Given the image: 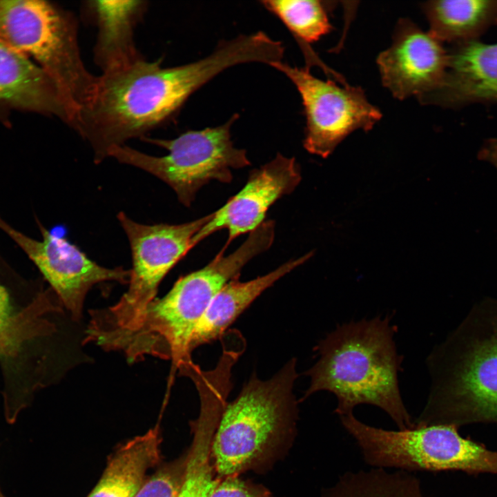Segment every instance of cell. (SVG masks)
<instances>
[{
    "label": "cell",
    "instance_id": "cell-15",
    "mask_svg": "<svg viewBox=\"0 0 497 497\" xmlns=\"http://www.w3.org/2000/svg\"><path fill=\"white\" fill-rule=\"evenodd\" d=\"M448 56L442 84L419 101L451 108L497 103V43L455 44Z\"/></svg>",
    "mask_w": 497,
    "mask_h": 497
},
{
    "label": "cell",
    "instance_id": "cell-1",
    "mask_svg": "<svg viewBox=\"0 0 497 497\" xmlns=\"http://www.w3.org/2000/svg\"><path fill=\"white\" fill-rule=\"evenodd\" d=\"M261 41L253 34L222 41L207 57L185 65L162 68L141 59L97 77L90 101L72 125L90 145L94 162L114 147L144 135L175 113L195 90L234 66L260 63Z\"/></svg>",
    "mask_w": 497,
    "mask_h": 497
},
{
    "label": "cell",
    "instance_id": "cell-4",
    "mask_svg": "<svg viewBox=\"0 0 497 497\" xmlns=\"http://www.w3.org/2000/svg\"><path fill=\"white\" fill-rule=\"evenodd\" d=\"M275 228L273 220H265L234 252L224 255L223 248L205 266L180 277L135 322L118 330L117 341L126 358L135 362L155 357L176 367L191 360L193 332L210 302L251 260L271 247Z\"/></svg>",
    "mask_w": 497,
    "mask_h": 497
},
{
    "label": "cell",
    "instance_id": "cell-6",
    "mask_svg": "<svg viewBox=\"0 0 497 497\" xmlns=\"http://www.w3.org/2000/svg\"><path fill=\"white\" fill-rule=\"evenodd\" d=\"M0 39L50 77L72 126L93 95L97 77L81 57L72 15L46 1L0 0Z\"/></svg>",
    "mask_w": 497,
    "mask_h": 497
},
{
    "label": "cell",
    "instance_id": "cell-8",
    "mask_svg": "<svg viewBox=\"0 0 497 497\" xmlns=\"http://www.w3.org/2000/svg\"><path fill=\"white\" fill-rule=\"evenodd\" d=\"M234 114L216 127L188 130L172 139L144 137L166 149L164 156H153L126 145L114 147L109 157L157 177L175 193L179 202L189 207L198 191L212 180L230 183L232 170L250 164L244 149L234 146L231 128L238 119Z\"/></svg>",
    "mask_w": 497,
    "mask_h": 497
},
{
    "label": "cell",
    "instance_id": "cell-21",
    "mask_svg": "<svg viewBox=\"0 0 497 497\" xmlns=\"http://www.w3.org/2000/svg\"><path fill=\"white\" fill-rule=\"evenodd\" d=\"M320 497H425L420 480L413 472L373 467L347 471Z\"/></svg>",
    "mask_w": 497,
    "mask_h": 497
},
{
    "label": "cell",
    "instance_id": "cell-12",
    "mask_svg": "<svg viewBox=\"0 0 497 497\" xmlns=\"http://www.w3.org/2000/svg\"><path fill=\"white\" fill-rule=\"evenodd\" d=\"M391 455L404 471H460L470 475L497 474V451L462 437L458 428L447 425L415 427L399 431Z\"/></svg>",
    "mask_w": 497,
    "mask_h": 497
},
{
    "label": "cell",
    "instance_id": "cell-19",
    "mask_svg": "<svg viewBox=\"0 0 497 497\" xmlns=\"http://www.w3.org/2000/svg\"><path fill=\"white\" fill-rule=\"evenodd\" d=\"M159 425L121 446L110 456L105 470L87 497H135L146 471L160 458Z\"/></svg>",
    "mask_w": 497,
    "mask_h": 497
},
{
    "label": "cell",
    "instance_id": "cell-9",
    "mask_svg": "<svg viewBox=\"0 0 497 497\" xmlns=\"http://www.w3.org/2000/svg\"><path fill=\"white\" fill-rule=\"evenodd\" d=\"M213 213L179 224H144L121 211L117 218L129 242L132 269L127 291L110 306L89 311L86 333L126 327L133 324L156 298L168 273L192 249L195 234Z\"/></svg>",
    "mask_w": 497,
    "mask_h": 497
},
{
    "label": "cell",
    "instance_id": "cell-5",
    "mask_svg": "<svg viewBox=\"0 0 497 497\" xmlns=\"http://www.w3.org/2000/svg\"><path fill=\"white\" fill-rule=\"evenodd\" d=\"M295 364L296 360L291 359L266 380L252 375L226 405L211 446L219 477L264 468L286 449L298 419Z\"/></svg>",
    "mask_w": 497,
    "mask_h": 497
},
{
    "label": "cell",
    "instance_id": "cell-23",
    "mask_svg": "<svg viewBox=\"0 0 497 497\" xmlns=\"http://www.w3.org/2000/svg\"><path fill=\"white\" fill-rule=\"evenodd\" d=\"M186 455L162 465L145 480L135 497H177L182 486Z\"/></svg>",
    "mask_w": 497,
    "mask_h": 497
},
{
    "label": "cell",
    "instance_id": "cell-7",
    "mask_svg": "<svg viewBox=\"0 0 497 497\" xmlns=\"http://www.w3.org/2000/svg\"><path fill=\"white\" fill-rule=\"evenodd\" d=\"M64 308L50 288L21 300L0 278V366L8 416L50 381L48 345L59 332L55 318Z\"/></svg>",
    "mask_w": 497,
    "mask_h": 497
},
{
    "label": "cell",
    "instance_id": "cell-22",
    "mask_svg": "<svg viewBox=\"0 0 497 497\" xmlns=\"http://www.w3.org/2000/svg\"><path fill=\"white\" fill-rule=\"evenodd\" d=\"M261 3L303 43L316 41L333 29L323 1L264 0Z\"/></svg>",
    "mask_w": 497,
    "mask_h": 497
},
{
    "label": "cell",
    "instance_id": "cell-20",
    "mask_svg": "<svg viewBox=\"0 0 497 497\" xmlns=\"http://www.w3.org/2000/svg\"><path fill=\"white\" fill-rule=\"evenodd\" d=\"M422 9L429 32L442 43L478 41L497 24V0H435L425 2Z\"/></svg>",
    "mask_w": 497,
    "mask_h": 497
},
{
    "label": "cell",
    "instance_id": "cell-28",
    "mask_svg": "<svg viewBox=\"0 0 497 497\" xmlns=\"http://www.w3.org/2000/svg\"><path fill=\"white\" fill-rule=\"evenodd\" d=\"M226 342H228L226 341ZM239 344H240V345L242 344V346L244 347V344H242V343H239ZM182 363H183V362H182ZM181 364H182V363H181ZM179 366H178V367H179ZM177 368H178V367H177Z\"/></svg>",
    "mask_w": 497,
    "mask_h": 497
},
{
    "label": "cell",
    "instance_id": "cell-2",
    "mask_svg": "<svg viewBox=\"0 0 497 497\" xmlns=\"http://www.w3.org/2000/svg\"><path fill=\"white\" fill-rule=\"evenodd\" d=\"M389 315L338 325L315 347L318 360L306 371L309 387L302 400L320 391L337 398L335 412L353 413L360 405L383 410L400 430L415 427L402 400L398 380L402 356Z\"/></svg>",
    "mask_w": 497,
    "mask_h": 497
},
{
    "label": "cell",
    "instance_id": "cell-18",
    "mask_svg": "<svg viewBox=\"0 0 497 497\" xmlns=\"http://www.w3.org/2000/svg\"><path fill=\"white\" fill-rule=\"evenodd\" d=\"M89 3L99 30L95 61L103 72L142 59L135 46L133 29L146 7L145 2L92 1Z\"/></svg>",
    "mask_w": 497,
    "mask_h": 497
},
{
    "label": "cell",
    "instance_id": "cell-26",
    "mask_svg": "<svg viewBox=\"0 0 497 497\" xmlns=\"http://www.w3.org/2000/svg\"><path fill=\"white\" fill-rule=\"evenodd\" d=\"M225 343H226V342H225ZM225 343H224V344H225ZM227 343H228V342H227ZM237 345L240 346L242 349H244V347H243L242 345H240V344H238ZM179 365H180V364H179ZM177 369H178V368H177Z\"/></svg>",
    "mask_w": 497,
    "mask_h": 497
},
{
    "label": "cell",
    "instance_id": "cell-14",
    "mask_svg": "<svg viewBox=\"0 0 497 497\" xmlns=\"http://www.w3.org/2000/svg\"><path fill=\"white\" fill-rule=\"evenodd\" d=\"M300 180V168L295 158L277 153L268 163L251 170L244 187L213 212L212 218L195 234L193 247L211 234L226 229V248L237 237L263 223L269 208L291 193Z\"/></svg>",
    "mask_w": 497,
    "mask_h": 497
},
{
    "label": "cell",
    "instance_id": "cell-13",
    "mask_svg": "<svg viewBox=\"0 0 497 497\" xmlns=\"http://www.w3.org/2000/svg\"><path fill=\"white\" fill-rule=\"evenodd\" d=\"M448 51L429 31L402 18L395 28L391 45L377 58L381 80L398 99L421 97L442 84L448 65Z\"/></svg>",
    "mask_w": 497,
    "mask_h": 497
},
{
    "label": "cell",
    "instance_id": "cell-17",
    "mask_svg": "<svg viewBox=\"0 0 497 497\" xmlns=\"http://www.w3.org/2000/svg\"><path fill=\"white\" fill-rule=\"evenodd\" d=\"M312 253L289 260L276 269L251 280L241 282L239 275L228 281L210 302L198 322L190 343V351L222 337L227 329L266 289L307 261Z\"/></svg>",
    "mask_w": 497,
    "mask_h": 497
},
{
    "label": "cell",
    "instance_id": "cell-27",
    "mask_svg": "<svg viewBox=\"0 0 497 497\" xmlns=\"http://www.w3.org/2000/svg\"><path fill=\"white\" fill-rule=\"evenodd\" d=\"M0 497H5V496L3 495V494L1 493V489H0Z\"/></svg>",
    "mask_w": 497,
    "mask_h": 497
},
{
    "label": "cell",
    "instance_id": "cell-24",
    "mask_svg": "<svg viewBox=\"0 0 497 497\" xmlns=\"http://www.w3.org/2000/svg\"><path fill=\"white\" fill-rule=\"evenodd\" d=\"M209 497H272L264 486L240 479L237 476L221 478Z\"/></svg>",
    "mask_w": 497,
    "mask_h": 497
},
{
    "label": "cell",
    "instance_id": "cell-3",
    "mask_svg": "<svg viewBox=\"0 0 497 497\" xmlns=\"http://www.w3.org/2000/svg\"><path fill=\"white\" fill-rule=\"evenodd\" d=\"M426 362L430 391L416 427L497 423V299L475 304Z\"/></svg>",
    "mask_w": 497,
    "mask_h": 497
},
{
    "label": "cell",
    "instance_id": "cell-16",
    "mask_svg": "<svg viewBox=\"0 0 497 497\" xmlns=\"http://www.w3.org/2000/svg\"><path fill=\"white\" fill-rule=\"evenodd\" d=\"M14 111L53 115L69 123L66 107L50 77L0 39V122Z\"/></svg>",
    "mask_w": 497,
    "mask_h": 497
},
{
    "label": "cell",
    "instance_id": "cell-25",
    "mask_svg": "<svg viewBox=\"0 0 497 497\" xmlns=\"http://www.w3.org/2000/svg\"><path fill=\"white\" fill-rule=\"evenodd\" d=\"M478 157L479 159L491 164L497 170V137L487 139L481 146Z\"/></svg>",
    "mask_w": 497,
    "mask_h": 497
},
{
    "label": "cell",
    "instance_id": "cell-10",
    "mask_svg": "<svg viewBox=\"0 0 497 497\" xmlns=\"http://www.w3.org/2000/svg\"><path fill=\"white\" fill-rule=\"evenodd\" d=\"M295 86L306 117L303 145L310 153L327 157L349 134L370 130L382 117L360 87L320 79L309 68L292 67L282 61L270 64Z\"/></svg>",
    "mask_w": 497,
    "mask_h": 497
},
{
    "label": "cell",
    "instance_id": "cell-11",
    "mask_svg": "<svg viewBox=\"0 0 497 497\" xmlns=\"http://www.w3.org/2000/svg\"><path fill=\"white\" fill-rule=\"evenodd\" d=\"M41 240L15 230L0 217V228L12 238L49 283L74 321L83 315L84 300L95 285L104 282L128 284L130 270L99 265L68 240L51 233L40 223Z\"/></svg>",
    "mask_w": 497,
    "mask_h": 497
}]
</instances>
